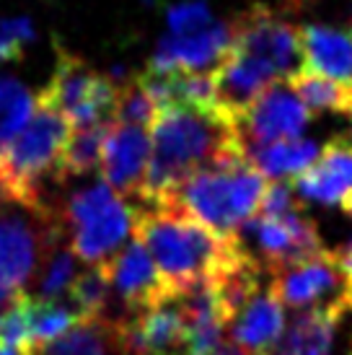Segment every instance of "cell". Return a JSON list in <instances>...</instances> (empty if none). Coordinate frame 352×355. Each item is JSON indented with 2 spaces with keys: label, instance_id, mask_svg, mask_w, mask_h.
Here are the masks:
<instances>
[{
  "label": "cell",
  "instance_id": "cell-1",
  "mask_svg": "<svg viewBox=\"0 0 352 355\" xmlns=\"http://www.w3.org/2000/svg\"><path fill=\"white\" fill-rule=\"evenodd\" d=\"M150 132V164L137 195L143 205H168L195 171L244 158L236 125L220 112L176 104L158 112Z\"/></svg>",
  "mask_w": 352,
  "mask_h": 355
},
{
  "label": "cell",
  "instance_id": "cell-2",
  "mask_svg": "<svg viewBox=\"0 0 352 355\" xmlns=\"http://www.w3.org/2000/svg\"><path fill=\"white\" fill-rule=\"evenodd\" d=\"M135 239L153 257L174 296L197 283H213L244 254L238 239H220L174 202L137 207Z\"/></svg>",
  "mask_w": 352,
  "mask_h": 355
},
{
  "label": "cell",
  "instance_id": "cell-3",
  "mask_svg": "<svg viewBox=\"0 0 352 355\" xmlns=\"http://www.w3.org/2000/svg\"><path fill=\"white\" fill-rule=\"evenodd\" d=\"M264 189L267 179L241 158L195 171L179 184L171 202L215 236L238 239L246 220L256 216Z\"/></svg>",
  "mask_w": 352,
  "mask_h": 355
},
{
  "label": "cell",
  "instance_id": "cell-4",
  "mask_svg": "<svg viewBox=\"0 0 352 355\" xmlns=\"http://www.w3.org/2000/svg\"><path fill=\"white\" fill-rule=\"evenodd\" d=\"M137 207L127 205L107 182H96L70 195L60 216L73 234V254L88 265H107L130 236H135Z\"/></svg>",
  "mask_w": 352,
  "mask_h": 355
},
{
  "label": "cell",
  "instance_id": "cell-5",
  "mask_svg": "<svg viewBox=\"0 0 352 355\" xmlns=\"http://www.w3.org/2000/svg\"><path fill=\"white\" fill-rule=\"evenodd\" d=\"M234 44L231 55L259 70L270 83L293 78L303 62L301 29L274 10L254 6L231 24Z\"/></svg>",
  "mask_w": 352,
  "mask_h": 355
},
{
  "label": "cell",
  "instance_id": "cell-6",
  "mask_svg": "<svg viewBox=\"0 0 352 355\" xmlns=\"http://www.w3.org/2000/svg\"><path fill=\"white\" fill-rule=\"evenodd\" d=\"M119 86L112 78L101 76L78 55L68 50L58 52L55 73L49 78V86L39 96L55 107L76 128H88L96 122L114 119Z\"/></svg>",
  "mask_w": 352,
  "mask_h": 355
},
{
  "label": "cell",
  "instance_id": "cell-7",
  "mask_svg": "<svg viewBox=\"0 0 352 355\" xmlns=\"http://www.w3.org/2000/svg\"><path fill=\"white\" fill-rule=\"evenodd\" d=\"M238 241H249L252 249H246L254 257L264 272H277L283 267L306 262L311 257L326 252L319 228L313 226L311 218H306L301 210L283 218H267L256 213L249 218L244 228L238 231Z\"/></svg>",
  "mask_w": 352,
  "mask_h": 355
},
{
  "label": "cell",
  "instance_id": "cell-8",
  "mask_svg": "<svg viewBox=\"0 0 352 355\" xmlns=\"http://www.w3.org/2000/svg\"><path fill=\"white\" fill-rule=\"evenodd\" d=\"M308 119H311V112L298 99L293 86L288 80H280V83L267 86L234 125L241 150H246L280 143V140L301 138Z\"/></svg>",
  "mask_w": 352,
  "mask_h": 355
},
{
  "label": "cell",
  "instance_id": "cell-9",
  "mask_svg": "<svg viewBox=\"0 0 352 355\" xmlns=\"http://www.w3.org/2000/svg\"><path fill=\"white\" fill-rule=\"evenodd\" d=\"M270 288L283 306L295 311L322 309V306H347V280L334 252H324L306 262L283 267L270 275Z\"/></svg>",
  "mask_w": 352,
  "mask_h": 355
},
{
  "label": "cell",
  "instance_id": "cell-10",
  "mask_svg": "<svg viewBox=\"0 0 352 355\" xmlns=\"http://www.w3.org/2000/svg\"><path fill=\"white\" fill-rule=\"evenodd\" d=\"M107 272L114 293L132 314L156 309V306L168 304L176 298L166 277L158 272L153 257L148 254V249L135 236L122 252H117L109 259Z\"/></svg>",
  "mask_w": 352,
  "mask_h": 355
},
{
  "label": "cell",
  "instance_id": "cell-11",
  "mask_svg": "<svg viewBox=\"0 0 352 355\" xmlns=\"http://www.w3.org/2000/svg\"><path fill=\"white\" fill-rule=\"evenodd\" d=\"M234 44L231 24H210L192 34H168L150 58L148 73H215Z\"/></svg>",
  "mask_w": 352,
  "mask_h": 355
},
{
  "label": "cell",
  "instance_id": "cell-12",
  "mask_svg": "<svg viewBox=\"0 0 352 355\" xmlns=\"http://www.w3.org/2000/svg\"><path fill=\"white\" fill-rule=\"evenodd\" d=\"M122 355H182L186 353V322L176 301L161 304L127 322H117Z\"/></svg>",
  "mask_w": 352,
  "mask_h": 355
},
{
  "label": "cell",
  "instance_id": "cell-13",
  "mask_svg": "<svg viewBox=\"0 0 352 355\" xmlns=\"http://www.w3.org/2000/svg\"><path fill=\"white\" fill-rule=\"evenodd\" d=\"M150 164V135L146 128L114 122L104 143L101 156V177L109 187L122 195H140L143 179Z\"/></svg>",
  "mask_w": 352,
  "mask_h": 355
},
{
  "label": "cell",
  "instance_id": "cell-14",
  "mask_svg": "<svg viewBox=\"0 0 352 355\" xmlns=\"http://www.w3.org/2000/svg\"><path fill=\"white\" fill-rule=\"evenodd\" d=\"M290 184L301 202L342 207L344 200L352 198V138H334L322 148L316 164L290 179Z\"/></svg>",
  "mask_w": 352,
  "mask_h": 355
},
{
  "label": "cell",
  "instance_id": "cell-15",
  "mask_svg": "<svg viewBox=\"0 0 352 355\" xmlns=\"http://www.w3.org/2000/svg\"><path fill=\"white\" fill-rule=\"evenodd\" d=\"M47 218L52 216H42L31 223L29 218L13 216V213L0 216V280L16 291H24V286L29 283L31 272L39 262L42 244L55 241V239H42V231L60 228L58 220L44 228H37L39 220H47Z\"/></svg>",
  "mask_w": 352,
  "mask_h": 355
},
{
  "label": "cell",
  "instance_id": "cell-16",
  "mask_svg": "<svg viewBox=\"0 0 352 355\" xmlns=\"http://www.w3.org/2000/svg\"><path fill=\"white\" fill-rule=\"evenodd\" d=\"M231 340L252 355H272L285 335V311L270 286L259 288L254 298L228 324Z\"/></svg>",
  "mask_w": 352,
  "mask_h": 355
},
{
  "label": "cell",
  "instance_id": "cell-17",
  "mask_svg": "<svg viewBox=\"0 0 352 355\" xmlns=\"http://www.w3.org/2000/svg\"><path fill=\"white\" fill-rule=\"evenodd\" d=\"M301 44L308 70L352 86V31L311 24L301 29Z\"/></svg>",
  "mask_w": 352,
  "mask_h": 355
},
{
  "label": "cell",
  "instance_id": "cell-18",
  "mask_svg": "<svg viewBox=\"0 0 352 355\" xmlns=\"http://www.w3.org/2000/svg\"><path fill=\"white\" fill-rule=\"evenodd\" d=\"M344 314H347L344 306H322V309L298 311L272 355H329Z\"/></svg>",
  "mask_w": 352,
  "mask_h": 355
},
{
  "label": "cell",
  "instance_id": "cell-19",
  "mask_svg": "<svg viewBox=\"0 0 352 355\" xmlns=\"http://www.w3.org/2000/svg\"><path fill=\"white\" fill-rule=\"evenodd\" d=\"M319 153H322V146L316 140L295 138V140L270 143V146L246 148L244 158L246 164L254 166L264 179L285 182V179L301 177L306 168H311L316 164Z\"/></svg>",
  "mask_w": 352,
  "mask_h": 355
},
{
  "label": "cell",
  "instance_id": "cell-20",
  "mask_svg": "<svg viewBox=\"0 0 352 355\" xmlns=\"http://www.w3.org/2000/svg\"><path fill=\"white\" fill-rule=\"evenodd\" d=\"M119 353L117 322L96 319L80 322L58 340L34 350V355H114ZM122 355V353H119Z\"/></svg>",
  "mask_w": 352,
  "mask_h": 355
},
{
  "label": "cell",
  "instance_id": "cell-21",
  "mask_svg": "<svg viewBox=\"0 0 352 355\" xmlns=\"http://www.w3.org/2000/svg\"><path fill=\"white\" fill-rule=\"evenodd\" d=\"M114 125V119L109 122H96L88 128L70 130L68 146L62 150V161H60V179L68 177H83L88 171L101 166V156H104V143H107L109 130Z\"/></svg>",
  "mask_w": 352,
  "mask_h": 355
},
{
  "label": "cell",
  "instance_id": "cell-22",
  "mask_svg": "<svg viewBox=\"0 0 352 355\" xmlns=\"http://www.w3.org/2000/svg\"><path fill=\"white\" fill-rule=\"evenodd\" d=\"M288 83L293 86L308 112H342V114L350 112L352 86H344L340 80L326 78L308 68L298 70L293 78H288Z\"/></svg>",
  "mask_w": 352,
  "mask_h": 355
},
{
  "label": "cell",
  "instance_id": "cell-23",
  "mask_svg": "<svg viewBox=\"0 0 352 355\" xmlns=\"http://www.w3.org/2000/svg\"><path fill=\"white\" fill-rule=\"evenodd\" d=\"M70 306L80 314L83 322H96L109 319V296H112V283H109L107 265H91L86 272H80L73 286H70Z\"/></svg>",
  "mask_w": 352,
  "mask_h": 355
},
{
  "label": "cell",
  "instance_id": "cell-24",
  "mask_svg": "<svg viewBox=\"0 0 352 355\" xmlns=\"http://www.w3.org/2000/svg\"><path fill=\"white\" fill-rule=\"evenodd\" d=\"M37 109V99L21 80L0 76V148L26 128Z\"/></svg>",
  "mask_w": 352,
  "mask_h": 355
},
{
  "label": "cell",
  "instance_id": "cell-25",
  "mask_svg": "<svg viewBox=\"0 0 352 355\" xmlns=\"http://www.w3.org/2000/svg\"><path fill=\"white\" fill-rule=\"evenodd\" d=\"M80 314L62 301H34L31 298V345L34 350L47 345L60 335H65L68 329L80 324Z\"/></svg>",
  "mask_w": 352,
  "mask_h": 355
},
{
  "label": "cell",
  "instance_id": "cell-26",
  "mask_svg": "<svg viewBox=\"0 0 352 355\" xmlns=\"http://www.w3.org/2000/svg\"><path fill=\"white\" fill-rule=\"evenodd\" d=\"M158 117V107L153 104L146 86L137 80H125L119 83L117 107H114V122L122 125H135V128H153Z\"/></svg>",
  "mask_w": 352,
  "mask_h": 355
},
{
  "label": "cell",
  "instance_id": "cell-27",
  "mask_svg": "<svg viewBox=\"0 0 352 355\" xmlns=\"http://www.w3.org/2000/svg\"><path fill=\"white\" fill-rule=\"evenodd\" d=\"M76 277H78V257L73 254V249L58 247L44 267L39 283V301H60V296L68 293Z\"/></svg>",
  "mask_w": 352,
  "mask_h": 355
},
{
  "label": "cell",
  "instance_id": "cell-28",
  "mask_svg": "<svg viewBox=\"0 0 352 355\" xmlns=\"http://www.w3.org/2000/svg\"><path fill=\"white\" fill-rule=\"evenodd\" d=\"M37 40V29L31 19L26 16H13V19L0 21V62H10L19 60L24 50L34 44Z\"/></svg>",
  "mask_w": 352,
  "mask_h": 355
},
{
  "label": "cell",
  "instance_id": "cell-29",
  "mask_svg": "<svg viewBox=\"0 0 352 355\" xmlns=\"http://www.w3.org/2000/svg\"><path fill=\"white\" fill-rule=\"evenodd\" d=\"M168 29L171 34H192V31L207 29L213 21L210 6L205 0H184V3H176L171 6L166 13Z\"/></svg>",
  "mask_w": 352,
  "mask_h": 355
},
{
  "label": "cell",
  "instance_id": "cell-30",
  "mask_svg": "<svg viewBox=\"0 0 352 355\" xmlns=\"http://www.w3.org/2000/svg\"><path fill=\"white\" fill-rule=\"evenodd\" d=\"M301 210V200L295 195L290 182H270L259 202V216L267 218H283Z\"/></svg>",
  "mask_w": 352,
  "mask_h": 355
},
{
  "label": "cell",
  "instance_id": "cell-31",
  "mask_svg": "<svg viewBox=\"0 0 352 355\" xmlns=\"http://www.w3.org/2000/svg\"><path fill=\"white\" fill-rule=\"evenodd\" d=\"M334 257H337V262H340V267H342L344 272V280H347V306H350L352 311V239L337 249Z\"/></svg>",
  "mask_w": 352,
  "mask_h": 355
},
{
  "label": "cell",
  "instance_id": "cell-32",
  "mask_svg": "<svg viewBox=\"0 0 352 355\" xmlns=\"http://www.w3.org/2000/svg\"><path fill=\"white\" fill-rule=\"evenodd\" d=\"M21 296H24V291H16V288H10L8 283H3V280H0V316L6 314V311H8L10 306L16 304Z\"/></svg>",
  "mask_w": 352,
  "mask_h": 355
},
{
  "label": "cell",
  "instance_id": "cell-33",
  "mask_svg": "<svg viewBox=\"0 0 352 355\" xmlns=\"http://www.w3.org/2000/svg\"><path fill=\"white\" fill-rule=\"evenodd\" d=\"M205 355H252V353H249V350H244V347L238 345V343H234L231 337H228V340L223 337V340H220V343H218L213 350H207Z\"/></svg>",
  "mask_w": 352,
  "mask_h": 355
},
{
  "label": "cell",
  "instance_id": "cell-34",
  "mask_svg": "<svg viewBox=\"0 0 352 355\" xmlns=\"http://www.w3.org/2000/svg\"><path fill=\"white\" fill-rule=\"evenodd\" d=\"M0 355H26V353H21V350H13V347H3V345H0Z\"/></svg>",
  "mask_w": 352,
  "mask_h": 355
},
{
  "label": "cell",
  "instance_id": "cell-35",
  "mask_svg": "<svg viewBox=\"0 0 352 355\" xmlns=\"http://www.w3.org/2000/svg\"><path fill=\"white\" fill-rule=\"evenodd\" d=\"M342 210L347 213V216H352V198H350V200H344V202H342Z\"/></svg>",
  "mask_w": 352,
  "mask_h": 355
},
{
  "label": "cell",
  "instance_id": "cell-36",
  "mask_svg": "<svg viewBox=\"0 0 352 355\" xmlns=\"http://www.w3.org/2000/svg\"><path fill=\"white\" fill-rule=\"evenodd\" d=\"M143 3H148V6H153V0H143Z\"/></svg>",
  "mask_w": 352,
  "mask_h": 355
},
{
  "label": "cell",
  "instance_id": "cell-37",
  "mask_svg": "<svg viewBox=\"0 0 352 355\" xmlns=\"http://www.w3.org/2000/svg\"><path fill=\"white\" fill-rule=\"evenodd\" d=\"M347 114H350V117H352V101H350V112H347Z\"/></svg>",
  "mask_w": 352,
  "mask_h": 355
},
{
  "label": "cell",
  "instance_id": "cell-38",
  "mask_svg": "<svg viewBox=\"0 0 352 355\" xmlns=\"http://www.w3.org/2000/svg\"><path fill=\"white\" fill-rule=\"evenodd\" d=\"M347 355H352V345H350V353H347Z\"/></svg>",
  "mask_w": 352,
  "mask_h": 355
}]
</instances>
